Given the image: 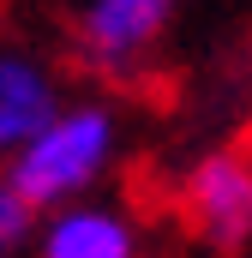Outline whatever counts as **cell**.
Masks as SVG:
<instances>
[{
	"label": "cell",
	"instance_id": "6",
	"mask_svg": "<svg viewBox=\"0 0 252 258\" xmlns=\"http://www.w3.org/2000/svg\"><path fill=\"white\" fill-rule=\"evenodd\" d=\"M30 216H36V210H30L24 198H18L6 180H0V258H12L18 246H24V234H30Z\"/></svg>",
	"mask_w": 252,
	"mask_h": 258
},
{
	"label": "cell",
	"instance_id": "2",
	"mask_svg": "<svg viewBox=\"0 0 252 258\" xmlns=\"http://www.w3.org/2000/svg\"><path fill=\"white\" fill-rule=\"evenodd\" d=\"M192 234L216 252L252 246V156L246 150H210L180 186Z\"/></svg>",
	"mask_w": 252,
	"mask_h": 258
},
{
	"label": "cell",
	"instance_id": "3",
	"mask_svg": "<svg viewBox=\"0 0 252 258\" xmlns=\"http://www.w3.org/2000/svg\"><path fill=\"white\" fill-rule=\"evenodd\" d=\"M162 30H168L162 0H96L78 12V54L102 72H126L162 42Z\"/></svg>",
	"mask_w": 252,
	"mask_h": 258
},
{
	"label": "cell",
	"instance_id": "1",
	"mask_svg": "<svg viewBox=\"0 0 252 258\" xmlns=\"http://www.w3.org/2000/svg\"><path fill=\"white\" fill-rule=\"evenodd\" d=\"M108 156H114V114L96 108V102H78V108H60L18 150L6 186L30 210H54V204H72L108 168Z\"/></svg>",
	"mask_w": 252,
	"mask_h": 258
},
{
	"label": "cell",
	"instance_id": "5",
	"mask_svg": "<svg viewBox=\"0 0 252 258\" xmlns=\"http://www.w3.org/2000/svg\"><path fill=\"white\" fill-rule=\"evenodd\" d=\"M36 258H138V234L120 210H102V204H72L54 210Z\"/></svg>",
	"mask_w": 252,
	"mask_h": 258
},
{
	"label": "cell",
	"instance_id": "4",
	"mask_svg": "<svg viewBox=\"0 0 252 258\" xmlns=\"http://www.w3.org/2000/svg\"><path fill=\"white\" fill-rule=\"evenodd\" d=\"M60 84L54 72L36 60V54H18V48H0V150H24L36 132L60 114Z\"/></svg>",
	"mask_w": 252,
	"mask_h": 258
}]
</instances>
